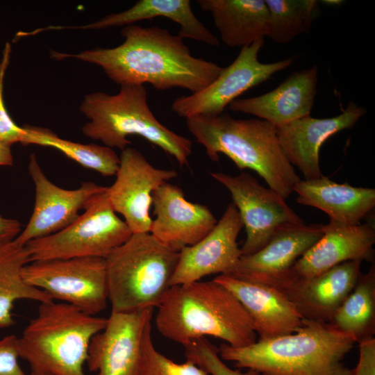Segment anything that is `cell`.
<instances>
[{"mask_svg": "<svg viewBox=\"0 0 375 375\" xmlns=\"http://www.w3.org/2000/svg\"><path fill=\"white\" fill-rule=\"evenodd\" d=\"M121 34L124 41L115 47H97L75 54L53 51L51 56L97 65L121 86L149 83L158 90L179 88L192 94L207 87L222 71L214 62L194 57L183 38L158 26L131 24Z\"/></svg>", "mask_w": 375, "mask_h": 375, "instance_id": "6da1fadb", "label": "cell"}, {"mask_svg": "<svg viewBox=\"0 0 375 375\" xmlns=\"http://www.w3.org/2000/svg\"><path fill=\"white\" fill-rule=\"evenodd\" d=\"M155 322L164 337L183 346L211 336L233 347L257 341L253 321L237 298L214 279L171 286Z\"/></svg>", "mask_w": 375, "mask_h": 375, "instance_id": "7a4b0ae2", "label": "cell"}, {"mask_svg": "<svg viewBox=\"0 0 375 375\" xmlns=\"http://www.w3.org/2000/svg\"><path fill=\"white\" fill-rule=\"evenodd\" d=\"M355 343L351 335L328 323L303 319L292 334L242 347L224 343L218 350L222 360L263 375H353L343 361Z\"/></svg>", "mask_w": 375, "mask_h": 375, "instance_id": "3957f363", "label": "cell"}, {"mask_svg": "<svg viewBox=\"0 0 375 375\" xmlns=\"http://www.w3.org/2000/svg\"><path fill=\"white\" fill-rule=\"evenodd\" d=\"M186 125L211 160L226 155L240 170L256 172L284 199L301 180L282 151L277 128L267 121L235 119L223 112L186 119Z\"/></svg>", "mask_w": 375, "mask_h": 375, "instance_id": "277c9868", "label": "cell"}, {"mask_svg": "<svg viewBox=\"0 0 375 375\" xmlns=\"http://www.w3.org/2000/svg\"><path fill=\"white\" fill-rule=\"evenodd\" d=\"M107 318L85 313L53 300L40 303L37 315L17 338L19 358L32 372L49 375H86L83 370L92 338Z\"/></svg>", "mask_w": 375, "mask_h": 375, "instance_id": "5b68a950", "label": "cell"}, {"mask_svg": "<svg viewBox=\"0 0 375 375\" xmlns=\"http://www.w3.org/2000/svg\"><path fill=\"white\" fill-rule=\"evenodd\" d=\"M80 110L90 119L82 132L92 140L123 151L131 144L127 138L137 135L172 156L180 167L188 164L192 141L157 119L148 105L144 85H122L114 95L103 92L87 94Z\"/></svg>", "mask_w": 375, "mask_h": 375, "instance_id": "8992f818", "label": "cell"}, {"mask_svg": "<svg viewBox=\"0 0 375 375\" xmlns=\"http://www.w3.org/2000/svg\"><path fill=\"white\" fill-rule=\"evenodd\" d=\"M178 260V252L151 233H133L105 258L111 311L158 308L171 288Z\"/></svg>", "mask_w": 375, "mask_h": 375, "instance_id": "52a82bcc", "label": "cell"}, {"mask_svg": "<svg viewBox=\"0 0 375 375\" xmlns=\"http://www.w3.org/2000/svg\"><path fill=\"white\" fill-rule=\"evenodd\" d=\"M84 210L60 231L28 242L25 246L31 262L76 257L106 258L133 234L112 207L107 188L92 197Z\"/></svg>", "mask_w": 375, "mask_h": 375, "instance_id": "ba28073f", "label": "cell"}, {"mask_svg": "<svg viewBox=\"0 0 375 375\" xmlns=\"http://www.w3.org/2000/svg\"><path fill=\"white\" fill-rule=\"evenodd\" d=\"M27 284L54 300L97 315L108 301L105 258L76 257L32 261L22 269Z\"/></svg>", "mask_w": 375, "mask_h": 375, "instance_id": "9c48e42d", "label": "cell"}, {"mask_svg": "<svg viewBox=\"0 0 375 375\" xmlns=\"http://www.w3.org/2000/svg\"><path fill=\"white\" fill-rule=\"evenodd\" d=\"M264 42L262 38L242 47L234 61L223 68L215 81L196 93L176 98L172 110L186 119L220 115L242 94L292 64V58L270 63L260 62L258 53Z\"/></svg>", "mask_w": 375, "mask_h": 375, "instance_id": "30bf717a", "label": "cell"}, {"mask_svg": "<svg viewBox=\"0 0 375 375\" xmlns=\"http://www.w3.org/2000/svg\"><path fill=\"white\" fill-rule=\"evenodd\" d=\"M210 175L228 189L240 213L247 233L240 248L242 256L262 249L283 226L304 224L281 195L262 186L251 174L212 172Z\"/></svg>", "mask_w": 375, "mask_h": 375, "instance_id": "8fae6325", "label": "cell"}, {"mask_svg": "<svg viewBox=\"0 0 375 375\" xmlns=\"http://www.w3.org/2000/svg\"><path fill=\"white\" fill-rule=\"evenodd\" d=\"M153 312V308L111 311L104 328L91 340L89 369L97 375H142L143 344Z\"/></svg>", "mask_w": 375, "mask_h": 375, "instance_id": "7c38bea8", "label": "cell"}, {"mask_svg": "<svg viewBox=\"0 0 375 375\" xmlns=\"http://www.w3.org/2000/svg\"><path fill=\"white\" fill-rule=\"evenodd\" d=\"M115 182L107 194L116 213L124 217L133 233H149L152 193L164 183L177 176L174 169L153 166L137 149L122 151Z\"/></svg>", "mask_w": 375, "mask_h": 375, "instance_id": "4fadbf2b", "label": "cell"}, {"mask_svg": "<svg viewBox=\"0 0 375 375\" xmlns=\"http://www.w3.org/2000/svg\"><path fill=\"white\" fill-rule=\"evenodd\" d=\"M28 173L35 186V203L25 228L14 239L22 246L69 226L78 218L79 210L107 188L85 181L75 190L62 188L47 177L34 153L30 156Z\"/></svg>", "mask_w": 375, "mask_h": 375, "instance_id": "5bb4252c", "label": "cell"}, {"mask_svg": "<svg viewBox=\"0 0 375 375\" xmlns=\"http://www.w3.org/2000/svg\"><path fill=\"white\" fill-rule=\"evenodd\" d=\"M325 224L283 226L258 251L241 256L227 274L277 288L288 278L294 262L323 235Z\"/></svg>", "mask_w": 375, "mask_h": 375, "instance_id": "9a60e30c", "label": "cell"}, {"mask_svg": "<svg viewBox=\"0 0 375 375\" xmlns=\"http://www.w3.org/2000/svg\"><path fill=\"white\" fill-rule=\"evenodd\" d=\"M243 226L236 206L229 203L208 234L178 252L171 286L199 281L210 274H228L242 256L237 238Z\"/></svg>", "mask_w": 375, "mask_h": 375, "instance_id": "2e32d148", "label": "cell"}, {"mask_svg": "<svg viewBox=\"0 0 375 375\" xmlns=\"http://www.w3.org/2000/svg\"><path fill=\"white\" fill-rule=\"evenodd\" d=\"M151 196L156 219L149 233L171 250L179 252L196 244L217 223L207 206L187 201L176 185L164 183Z\"/></svg>", "mask_w": 375, "mask_h": 375, "instance_id": "e0dca14e", "label": "cell"}, {"mask_svg": "<svg viewBox=\"0 0 375 375\" xmlns=\"http://www.w3.org/2000/svg\"><path fill=\"white\" fill-rule=\"evenodd\" d=\"M366 113V110L349 102L337 116L315 118L310 115L292 121L277 128L278 142L285 156L303 174L305 180L322 176L319 151L331 136L344 129L353 127Z\"/></svg>", "mask_w": 375, "mask_h": 375, "instance_id": "ac0fdd59", "label": "cell"}, {"mask_svg": "<svg viewBox=\"0 0 375 375\" xmlns=\"http://www.w3.org/2000/svg\"><path fill=\"white\" fill-rule=\"evenodd\" d=\"M374 244L375 227L372 222L347 226L329 221L321 238L294 262L280 286L293 278L319 275L347 261L372 262Z\"/></svg>", "mask_w": 375, "mask_h": 375, "instance_id": "d6986e66", "label": "cell"}, {"mask_svg": "<svg viewBox=\"0 0 375 375\" xmlns=\"http://www.w3.org/2000/svg\"><path fill=\"white\" fill-rule=\"evenodd\" d=\"M362 260H350L307 278H293L278 288L303 319L328 323L355 287Z\"/></svg>", "mask_w": 375, "mask_h": 375, "instance_id": "ffe728a7", "label": "cell"}, {"mask_svg": "<svg viewBox=\"0 0 375 375\" xmlns=\"http://www.w3.org/2000/svg\"><path fill=\"white\" fill-rule=\"evenodd\" d=\"M215 281L226 288L251 317L260 340L296 332L303 318L280 290L266 285L220 274Z\"/></svg>", "mask_w": 375, "mask_h": 375, "instance_id": "44dd1931", "label": "cell"}, {"mask_svg": "<svg viewBox=\"0 0 375 375\" xmlns=\"http://www.w3.org/2000/svg\"><path fill=\"white\" fill-rule=\"evenodd\" d=\"M318 69L316 65L291 74L275 89L260 96L237 99L229 110L258 117L281 127L310 115L317 94Z\"/></svg>", "mask_w": 375, "mask_h": 375, "instance_id": "7402d4cb", "label": "cell"}, {"mask_svg": "<svg viewBox=\"0 0 375 375\" xmlns=\"http://www.w3.org/2000/svg\"><path fill=\"white\" fill-rule=\"evenodd\" d=\"M293 192L299 204L317 208L326 212L330 221L347 226L360 224L375 206L374 188L339 184L324 176L300 180Z\"/></svg>", "mask_w": 375, "mask_h": 375, "instance_id": "603a6c76", "label": "cell"}, {"mask_svg": "<svg viewBox=\"0 0 375 375\" xmlns=\"http://www.w3.org/2000/svg\"><path fill=\"white\" fill-rule=\"evenodd\" d=\"M163 17L180 26L178 35L206 43L212 47L219 44L218 38L195 16L189 0H140L130 8L110 14L93 23L81 26H53L52 30L102 29L128 26L135 22Z\"/></svg>", "mask_w": 375, "mask_h": 375, "instance_id": "cb8c5ba5", "label": "cell"}, {"mask_svg": "<svg viewBox=\"0 0 375 375\" xmlns=\"http://www.w3.org/2000/svg\"><path fill=\"white\" fill-rule=\"evenodd\" d=\"M210 12L222 42L243 47L267 36L269 12L265 0H199Z\"/></svg>", "mask_w": 375, "mask_h": 375, "instance_id": "d4e9b609", "label": "cell"}, {"mask_svg": "<svg viewBox=\"0 0 375 375\" xmlns=\"http://www.w3.org/2000/svg\"><path fill=\"white\" fill-rule=\"evenodd\" d=\"M31 262L26 246L15 240L0 242V328L14 324L12 310L19 300L40 303L53 299L44 291L27 284L22 276L23 267Z\"/></svg>", "mask_w": 375, "mask_h": 375, "instance_id": "484cf974", "label": "cell"}, {"mask_svg": "<svg viewBox=\"0 0 375 375\" xmlns=\"http://www.w3.org/2000/svg\"><path fill=\"white\" fill-rule=\"evenodd\" d=\"M334 329L351 335L356 342L375 334V265L361 274L355 287L328 322Z\"/></svg>", "mask_w": 375, "mask_h": 375, "instance_id": "4316f807", "label": "cell"}, {"mask_svg": "<svg viewBox=\"0 0 375 375\" xmlns=\"http://www.w3.org/2000/svg\"><path fill=\"white\" fill-rule=\"evenodd\" d=\"M28 131L24 145L38 144L54 148L80 165L103 176L116 174L119 157L113 149L96 144H82L62 139L51 131L26 126Z\"/></svg>", "mask_w": 375, "mask_h": 375, "instance_id": "83f0119b", "label": "cell"}, {"mask_svg": "<svg viewBox=\"0 0 375 375\" xmlns=\"http://www.w3.org/2000/svg\"><path fill=\"white\" fill-rule=\"evenodd\" d=\"M269 19L267 37L286 44L297 36L308 33L319 15L316 0H265Z\"/></svg>", "mask_w": 375, "mask_h": 375, "instance_id": "f1b7e54d", "label": "cell"}, {"mask_svg": "<svg viewBox=\"0 0 375 375\" xmlns=\"http://www.w3.org/2000/svg\"><path fill=\"white\" fill-rule=\"evenodd\" d=\"M142 375H208L194 362L187 360L176 363L158 351L151 340V330L144 338Z\"/></svg>", "mask_w": 375, "mask_h": 375, "instance_id": "f546056e", "label": "cell"}, {"mask_svg": "<svg viewBox=\"0 0 375 375\" xmlns=\"http://www.w3.org/2000/svg\"><path fill=\"white\" fill-rule=\"evenodd\" d=\"M183 347L186 359L194 362L208 374L263 375L253 369H248L247 372L232 369L220 358L218 348L206 338L194 340Z\"/></svg>", "mask_w": 375, "mask_h": 375, "instance_id": "4dcf8cb0", "label": "cell"}, {"mask_svg": "<svg viewBox=\"0 0 375 375\" xmlns=\"http://www.w3.org/2000/svg\"><path fill=\"white\" fill-rule=\"evenodd\" d=\"M11 47L6 42L0 62V144L11 147L19 142L24 145L28 134L26 126H19L9 115L3 101V81L9 65Z\"/></svg>", "mask_w": 375, "mask_h": 375, "instance_id": "1f68e13d", "label": "cell"}, {"mask_svg": "<svg viewBox=\"0 0 375 375\" xmlns=\"http://www.w3.org/2000/svg\"><path fill=\"white\" fill-rule=\"evenodd\" d=\"M17 337L9 335L0 340V375H27L18 358Z\"/></svg>", "mask_w": 375, "mask_h": 375, "instance_id": "d6a6232c", "label": "cell"}, {"mask_svg": "<svg viewBox=\"0 0 375 375\" xmlns=\"http://www.w3.org/2000/svg\"><path fill=\"white\" fill-rule=\"evenodd\" d=\"M353 375H375V339L359 343V359Z\"/></svg>", "mask_w": 375, "mask_h": 375, "instance_id": "836d02e7", "label": "cell"}, {"mask_svg": "<svg viewBox=\"0 0 375 375\" xmlns=\"http://www.w3.org/2000/svg\"><path fill=\"white\" fill-rule=\"evenodd\" d=\"M20 233L21 224L19 221L0 215V242L12 240Z\"/></svg>", "mask_w": 375, "mask_h": 375, "instance_id": "e575fe53", "label": "cell"}, {"mask_svg": "<svg viewBox=\"0 0 375 375\" xmlns=\"http://www.w3.org/2000/svg\"><path fill=\"white\" fill-rule=\"evenodd\" d=\"M13 165V156L10 147L0 144V165L12 166Z\"/></svg>", "mask_w": 375, "mask_h": 375, "instance_id": "d590c367", "label": "cell"}, {"mask_svg": "<svg viewBox=\"0 0 375 375\" xmlns=\"http://www.w3.org/2000/svg\"><path fill=\"white\" fill-rule=\"evenodd\" d=\"M324 3L331 5V6H338L343 3V1H338V0H326V1H322Z\"/></svg>", "mask_w": 375, "mask_h": 375, "instance_id": "8d00e7d4", "label": "cell"}, {"mask_svg": "<svg viewBox=\"0 0 375 375\" xmlns=\"http://www.w3.org/2000/svg\"><path fill=\"white\" fill-rule=\"evenodd\" d=\"M27 375H49V374H44V373H40V372H31L30 374H27Z\"/></svg>", "mask_w": 375, "mask_h": 375, "instance_id": "74e56055", "label": "cell"}]
</instances>
